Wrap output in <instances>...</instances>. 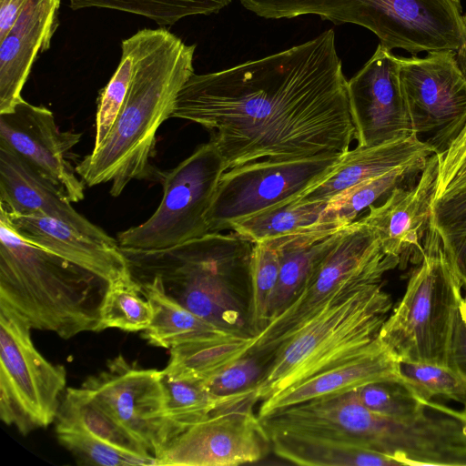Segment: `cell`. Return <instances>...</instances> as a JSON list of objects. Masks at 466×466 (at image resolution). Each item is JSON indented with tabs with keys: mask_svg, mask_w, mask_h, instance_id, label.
<instances>
[{
	"mask_svg": "<svg viewBox=\"0 0 466 466\" xmlns=\"http://www.w3.org/2000/svg\"><path fill=\"white\" fill-rule=\"evenodd\" d=\"M273 355L267 351H250L202 384L209 392L220 397L257 389L272 362Z\"/></svg>",
	"mask_w": 466,
	"mask_h": 466,
	"instance_id": "38",
	"label": "cell"
},
{
	"mask_svg": "<svg viewBox=\"0 0 466 466\" xmlns=\"http://www.w3.org/2000/svg\"><path fill=\"white\" fill-rule=\"evenodd\" d=\"M274 453L295 464L310 466H396V459L348 442L291 433H269Z\"/></svg>",
	"mask_w": 466,
	"mask_h": 466,
	"instance_id": "24",
	"label": "cell"
},
{
	"mask_svg": "<svg viewBox=\"0 0 466 466\" xmlns=\"http://www.w3.org/2000/svg\"><path fill=\"white\" fill-rule=\"evenodd\" d=\"M343 153L289 160L262 159L223 173L208 213L209 232H221L248 217L299 196L323 180Z\"/></svg>",
	"mask_w": 466,
	"mask_h": 466,
	"instance_id": "10",
	"label": "cell"
},
{
	"mask_svg": "<svg viewBox=\"0 0 466 466\" xmlns=\"http://www.w3.org/2000/svg\"><path fill=\"white\" fill-rule=\"evenodd\" d=\"M462 284L431 224L423 256L403 296L384 321L379 337L399 360L450 365L453 328L463 297Z\"/></svg>",
	"mask_w": 466,
	"mask_h": 466,
	"instance_id": "6",
	"label": "cell"
},
{
	"mask_svg": "<svg viewBox=\"0 0 466 466\" xmlns=\"http://www.w3.org/2000/svg\"><path fill=\"white\" fill-rule=\"evenodd\" d=\"M109 282L25 240L0 208V305L31 329L68 339L100 331Z\"/></svg>",
	"mask_w": 466,
	"mask_h": 466,
	"instance_id": "4",
	"label": "cell"
},
{
	"mask_svg": "<svg viewBox=\"0 0 466 466\" xmlns=\"http://www.w3.org/2000/svg\"><path fill=\"white\" fill-rule=\"evenodd\" d=\"M59 6L60 0H28L0 40V114L24 99L22 90L38 53L50 48L59 24Z\"/></svg>",
	"mask_w": 466,
	"mask_h": 466,
	"instance_id": "20",
	"label": "cell"
},
{
	"mask_svg": "<svg viewBox=\"0 0 466 466\" xmlns=\"http://www.w3.org/2000/svg\"><path fill=\"white\" fill-rule=\"evenodd\" d=\"M450 365L466 379V326L460 312L451 337Z\"/></svg>",
	"mask_w": 466,
	"mask_h": 466,
	"instance_id": "41",
	"label": "cell"
},
{
	"mask_svg": "<svg viewBox=\"0 0 466 466\" xmlns=\"http://www.w3.org/2000/svg\"><path fill=\"white\" fill-rule=\"evenodd\" d=\"M439 154H432L417 183L407 188L398 186L380 206H370L362 220L374 229L382 250L404 260L420 262L423 240L431 225V205L439 178Z\"/></svg>",
	"mask_w": 466,
	"mask_h": 466,
	"instance_id": "17",
	"label": "cell"
},
{
	"mask_svg": "<svg viewBox=\"0 0 466 466\" xmlns=\"http://www.w3.org/2000/svg\"><path fill=\"white\" fill-rule=\"evenodd\" d=\"M328 204L284 201L234 223L230 229L253 243L275 238L318 222Z\"/></svg>",
	"mask_w": 466,
	"mask_h": 466,
	"instance_id": "28",
	"label": "cell"
},
{
	"mask_svg": "<svg viewBox=\"0 0 466 466\" xmlns=\"http://www.w3.org/2000/svg\"><path fill=\"white\" fill-rule=\"evenodd\" d=\"M256 337L224 333L179 344L170 349V359L164 370L203 383L247 355Z\"/></svg>",
	"mask_w": 466,
	"mask_h": 466,
	"instance_id": "25",
	"label": "cell"
},
{
	"mask_svg": "<svg viewBox=\"0 0 466 466\" xmlns=\"http://www.w3.org/2000/svg\"><path fill=\"white\" fill-rule=\"evenodd\" d=\"M266 19L319 15L335 25L352 24L371 31L392 50L426 12L431 0H239Z\"/></svg>",
	"mask_w": 466,
	"mask_h": 466,
	"instance_id": "16",
	"label": "cell"
},
{
	"mask_svg": "<svg viewBox=\"0 0 466 466\" xmlns=\"http://www.w3.org/2000/svg\"><path fill=\"white\" fill-rule=\"evenodd\" d=\"M399 61L413 133L428 134L425 142L442 153L466 123V78L456 53L431 51Z\"/></svg>",
	"mask_w": 466,
	"mask_h": 466,
	"instance_id": "12",
	"label": "cell"
},
{
	"mask_svg": "<svg viewBox=\"0 0 466 466\" xmlns=\"http://www.w3.org/2000/svg\"><path fill=\"white\" fill-rule=\"evenodd\" d=\"M5 212L25 240L95 273L109 283L131 277L127 260L117 240L113 238L89 237L49 217Z\"/></svg>",
	"mask_w": 466,
	"mask_h": 466,
	"instance_id": "21",
	"label": "cell"
},
{
	"mask_svg": "<svg viewBox=\"0 0 466 466\" xmlns=\"http://www.w3.org/2000/svg\"><path fill=\"white\" fill-rule=\"evenodd\" d=\"M80 139V133L60 130L51 110L25 99L0 114V145L55 183L74 203L85 198L84 182L68 160Z\"/></svg>",
	"mask_w": 466,
	"mask_h": 466,
	"instance_id": "15",
	"label": "cell"
},
{
	"mask_svg": "<svg viewBox=\"0 0 466 466\" xmlns=\"http://www.w3.org/2000/svg\"><path fill=\"white\" fill-rule=\"evenodd\" d=\"M81 388L156 458L177 436L167 414L162 370L140 368L118 355Z\"/></svg>",
	"mask_w": 466,
	"mask_h": 466,
	"instance_id": "13",
	"label": "cell"
},
{
	"mask_svg": "<svg viewBox=\"0 0 466 466\" xmlns=\"http://www.w3.org/2000/svg\"><path fill=\"white\" fill-rule=\"evenodd\" d=\"M56 432L59 443L81 465H157L155 456H142L129 452L83 431L56 429Z\"/></svg>",
	"mask_w": 466,
	"mask_h": 466,
	"instance_id": "36",
	"label": "cell"
},
{
	"mask_svg": "<svg viewBox=\"0 0 466 466\" xmlns=\"http://www.w3.org/2000/svg\"><path fill=\"white\" fill-rule=\"evenodd\" d=\"M334 31L227 69L193 76L171 117L210 134L226 171L262 159L345 153L355 138Z\"/></svg>",
	"mask_w": 466,
	"mask_h": 466,
	"instance_id": "1",
	"label": "cell"
},
{
	"mask_svg": "<svg viewBox=\"0 0 466 466\" xmlns=\"http://www.w3.org/2000/svg\"><path fill=\"white\" fill-rule=\"evenodd\" d=\"M431 224L438 232L462 287L466 288V191L435 198Z\"/></svg>",
	"mask_w": 466,
	"mask_h": 466,
	"instance_id": "32",
	"label": "cell"
},
{
	"mask_svg": "<svg viewBox=\"0 0 466 466\" xmlns=\"http://www.w3.org/2000/svg\"><path fill=\"white\" fill-rule=\"evenodd\" d=\"M152 316L149 300L132 277L109 283L101 309L100 330L113 328L127 332L144 331Z\"/></svg>",
	"mask_w": 466,
	"mask_h": 466,
	"instance_id": "31",
	"label": "cell"
},
{
	"mask_svg": "<svg viewBox=\"0 0 466 466\" xmlns=\"http://www.w3.org/2000/svg\"><path fill=\"white\" fill-rule=\"evenodd\" d=\"M392 309L380 283L346 290L329 299L277 347L257 387L259 401L366 351Z\"/></svg>",
	"mask_w": 466,
	"mask_h": 466,
	"instance_id": "5",
	"label": "cell"
},
{
	"mask_svg": "<svg viewBox=\"0 0 466 466\" xmlns=\"http://www.w3.org/2000/svg\"><path fill=\"white\" fill-rule=\"evenodd\" d=\"M55 422L56 429L83 431L129 452L154 456L81 387L66 389Z\"/></svg>",
	"mask_w": 466,
	"mask_h": 466,
	"instance_id": "27",
	"label": "cell"
},
{
	"mask_svg": "<svg viewBox=\"0 0 466 466\" xmlns=\"http://www.w3.org/2000/svg\"><path fill=\"white\" fill-rule=\"evenodd\" d=\"M387 380H400L399 359L378 337L363 353L262 400L258 416L261 419L306 401L339 395L370 383Z\"/></svg>",
	"mask_w": 466,
	"mask_h": 466,
	"instance_id": "22",
	"label": "cell"
},
{
	"mask_svg": "<svg viewBox=\"0 0 466 466\" xmlns=\"http://www.w3.org/2000/svg\"><path fill=\"white\" fill-rule=\"evenodd\" d=\"M400 381L418 398H444L466 402V379L454 369L425 362L399 360Z\"/></svg>",
	"mask_w": 466,
	"mask_h": 466,
	"instance_id": "35",
	"label": "cell"
},
{
	"mask_svg": "<svg viewBox=\"0 0 466 466\" xmlns=\"http://www.w3.org/2000/svg\"><path fill=\"white\" fill-rule=\"evenodd\" d=\"M141 288L153 310L150 325L142 332L150 345L170 350L191 340L228 333L187 309L156 285Z\"/></svg>",
	"mask_w": 466,
	"mask_h": 466,
	"instance_id": "26",
	"label": "cell"
},
{
	"mask_svg": "<svg viewBox=\"0 0 466 466\" xmlns=\"http://www.w3.org/2000/svg\"><path fill=\"white\" fill-rule=\"evenodd\" d=\"M162 381L167 418L177 436L189 426L206 418L219 406L243 393L226 397L216 396L209 392L202 382L180 378L164 370H162Z\"/></svg>",
	"mask_w": 466,
	"mask_h": 466,
	"instance_id": "29",
	"label": "cell"
},
{
	"mask_svg": "<svg viewBox=\"0 0 466 466\" xmlns=\"http://www.w3.org/2000/svg\"><path fill=\"white\" fill-rule=\"evenodd\" d=\"M230 3L231 0H69V6L73 10L90 7L117 10L167 26L187 16L217 14Z\"/></svg>",
	"mask_w": 466,
	"mask_h": 466,
	"instance_id": "30",
	"label": "cell"
},
{
	"mask_svg": "<svg viewBox=\"0 0 466 466\" xmlns=\"http://www.w3.org/2000/svg\"><path fill=\"white\" fill-rule=\"evenodd\" d=\"M28 0H0V40L20 16Z\"/></svg>",
	"mask_w": 466,
	"mask_h": 466,
	"instance_id": "42",
	"label": "cell"
},
{
	"mask_svg": "<svg viewBox=\"0 0 466 466\" xmlns=\"http://www.w3.org/2000/svg\"><path fill=\"white\" fill-rule=\"evenodd\" d=\"M421 170L415 167H401L366 180L329 202L319 220L348 226L355 221L364 209Z\"/></svg>",
	"mask_w": 466,
	"mask_h": 466,
	"instance_id": "33",
	"label": "cell"
},
{
	"mask_svg": "<svg viewBox=\"0 0 466 466\" xmlns=\"http://www.w3.org/2000/svg\"><path fill=\"white\" fill-rule=\"evenodd\" d=\"M400 266L387 255L378 235L362 218L344 227L333 246L317 261L289 306L256 336L250 351L274 352L298 326L335 296L361 286L380 283Z\"/></svg>",
	"mask_w": 466,
	"mask_h": 466,
	"instance_id": "7",
	"label": "cell"
},
{
	"mask_svg": "<svg viewBox=\"0 0 466 466\" xmlns=\"http://www.w3.org/2000/svg\"><path fill=\"white\" fill-rule=\"evenodd\" d=\"M462 412H463V414H464V416H465V418H466V402H465V404L463 405Z\"/></svg>",
	"mask_w": 466,
	"mask_h": 466,
	"instance_id": "45",
	"label": "cell"
},
{
	"mask_svg": "<svg viewBox=\"0 0 466 466\" xmlns=\"http://www.w3.org/2000/svg\"><path fill=\"white\" fill-rule=\"evenodd\" d=\"M257 389L243 392L176 436L157 465L229 466L264 459L271 441L254 406Z\"/></svg>",
	"mask_w": 466,
	"mask_h": 466,
	"instance_id": "11",
	"label": "cell"
},
{
	"mask_svg": "<svg viewBox=\"0 0 466 466\" xmlns=\"http://www.w3.org/2000/svg\"><path fill=\"white\" fill-rule=\"evenodd\" d=\"M348 97L357 147H371L413 134L404 98L399 56L379 45L348 80Z\"/></svg>",
	"mask_w": 466,
	"mask_h": 466,
	"instance_id": "14",
	"label": "cell"
},
{
	"mask_svg": "<svg viewBox=\"0 0 466 466\" xmlns=\"http://www.w3.org/2000/svg\"><path fill=\"white\" fill-rule=\"evenodd\" d=\"M438 154L440 165L435 198L466 191V123L448 147Z\"/></svg>",
	"mask_w": 466,
	"mask_h": 466,
	"instance_id": "40",
	"label": "cell"
},
{
	"mask_svg": "<svg viewBox=\"0 0 466 466\" xmlns=\"http://www.w3.org/2000/svg\"><path fill=\"white\" fill-rule=\"evenodd\" d=\"M254 243L232 231L209 232L155 250L121 248L131 277L153 284L228 333L255 337L251 326Z\"/></svg>",
	"mask_w": 466,
	"mask_h": 466,
	"instance_id": "3",
	"label": "cell"
},
{
	"mask_svg": "<svg viewBox=\"0 0 466 466\" xmlns=\"http://www.w3.org/2000/svg\"><path fill=\"white\" fill-rule=\"evenodd\" d=\"M453 1H454L455 3H457V4L461 5V4H460V3H461V0H453Z\"/></svg>",
	"mask_w": 466,
	"mask_h": 466,
	"instance_id": "46",
	"label": "cell"
},
{
	"mask_svg": "<svg viewBox=\"0 0 466 466\" xmlns=\"http://www.w3.org/2000/svg\"><path fill=\"white\" fill-rule=\"evenodd\" d=\"M138 32V56L121 110L100 147L75 167L88 187L111 182L113 197L131 180L151 174L157 131L171 117L179 92L195 74V44L187 45L165 28Z\"/></svg>",
	"mask_w": 466,
	"mask_h": 466,
	"instance_id": "2",
	"label": "cell"
},
{
	"mask_svg": "<svg viewBox=\"0 0 466 466\" xmlns=\"http://www.w3.org/2000/svg\"><path fill=\"white\" fill-rule=\"evenodd\" d=\"M139 45L138 31L122 41L120 62L97 100L93 150L97 149L106 139L121 110L134 73Z\"/></svg>",
	"mask_w": 466,
	"mask_h": 466,
	"instance_id": "34",
	"label": "cell"
},
{
	"mask_svg": "<svg viewBox=\"0 0 466 466\" xmlns=\"http://www.w3.org/2000/svg\"><path fill=\"white\" fill-rule=\"evenodd\" d=\"M462 21L465 28V38L463 44L457 49L455 53L459 67L466 78V13L462 14Z\"/></svg>",
	"mask_w": 466,
	"mask_h": 466,
	"instance_id": "43",
	"label": "cell"
},
{
	"mask_svg": "<svg viewBox=\"0 0 466 466\" xmlns=\"http://www.w3.org/2000/svg\"><path fill=\"white\" fill-rule=\"evenodd\" d=\"M31 328L0 305V418L26 435L55 422L66 370L35 347Z\"/></svg>",
	"mask_w": 466,
	"mask_h": 466,
	"instance_id": "9",
	"label": "cell"
},
{
	"mask_svg": "<svg viewBox=\"0 0 466 466\" xmlns=\"http://www.w3.org/2000/svg\"><path fill=\"white\" fill-rule=\"evenodd\" d=\"M280 257L270 240L254 243L251 259V326L259 335L267 327L268 304L278 281Z\"/></svg>",
	"mask_w": 466,
	"mask_h": 466,
	"instance_id": "37",
	"label": "cell"
},
{
	"mask_svg": "<svg viewBox=\"0 0 466 466\" xmlns=\"http://www.w3.org/2000/svg\"><path fill=\"white\" fill-rule=\"evenodd\" d=\"M66 195L25 159L0 145V208L15 215L60 220L89 237L111 239L72 206Z\"/></svg>",
	"mask_w": 466,
	"mask_h": 466,
	"instance_id": "18",
	"label": "cell"
},
{
	"mask_svg": "<svg viewBox=\"0 0 466 466\" xmlns=\"http://www.w3.org/2000/svg\"><path fill=\"white\" fill-rule=\"evenodd\" d=\"M460 313H461V317L466 326V297L463 298L462 302L461 304Z\"/></svg>",
	"mask_w": 466,
	"mask_h": 466,
	"instance_id": "44",
	"label": "cell"
},
{
	"mask_svg": "<svg viewBox=\"0 0 466 466\" xmlns=\"http://www.w3.org/2000/svg\"><path fill=\"white\" fill-rule=\"evenodd\" d=\"M344 227L337 222L319 220L294 232L268 239L279 253L280 269L268 304V324L292 301L314 265L337 241Z\"/></svg>",
	"mask_w": 466,
	"mask_h": 466,
	"instance_id": "23",
	"label": "cell"
},
{
	"mask_svg": "<svg viewBox=\"0 0 466 466\" xmlns=\"http://www.w3.org/2000/svg\"><path fill=\"white\" fill-rule=\"evenodd\" d=\"M224 160L210 140L162 177L163 198L142 224L117 234L123 248L155 250L171 248L209 233L208 213Z\"/></svg>",
	"mask_w": 466,
	"mask_h": 466,
	"instance_id": "8",
	"label": "cell"
},
{
	"mask_svg": "<svg viewBox=\"0 0 466 466\" xmlns=\"http://www.w3.org/2000/svg\"><path fill=\"white\" fill-rule=\"evenodd\" d=\"M434 153V149L415 133L376 146L356 147L342 154L338 165L323 180L287 201L329 203L351 187L390 170L423 169Z\"/></svg>",
	"mask_w": 466,
	"mask_h": 466,
	"instance_id": "19",
	"label": "cell"
},
{
	"mask_svg": "<svg viewBox=\"0 0 466 466\" xmlns=\"http://www.w3.org/2000/svg\"><path fill=\"white\" fill-rule=\"evenodd\" d=\"M370 410L391 418H407L425 410L432 402L420 400L400 380L379 381L355 390Z\"/></svg>",
	"mask_w": 466,
	"mask_h": 466,
	"instance_id": "39",
	"label": "cell"
}]
</instances>
